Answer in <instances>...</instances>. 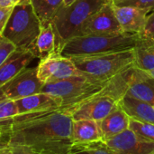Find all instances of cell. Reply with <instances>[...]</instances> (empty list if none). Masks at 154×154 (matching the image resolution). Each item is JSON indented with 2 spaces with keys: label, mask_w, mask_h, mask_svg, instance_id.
Listing matches in <instances>:
<instances>
[{
  "label": "cell",
  "mask_w": 154,
  "mask_h": 154,
  "mask_svg": "<svg viewBox=\"0 0 154 154\" xmlns=\"http://www.w3.org/2000/svg\"><path fill=\"white\" fill-rule=\"evenodd\" d=\"M6 122L7 146L24 145L33 152L71 148L73 119L64 110L18 114Z\"/></svg>",
  "instance_id": "6da1fadb"
},
{
  "label": "cell",
  "mask_w": 154,
  "mask_h": 154,
  "mask_svg": "<svg viewBox=\"0 0 154 154\" xmlns=\"http://www.w3.org/2000/svg\"><path fill=\"white\" fill-rule=\"evenodd\" d=\"M141 40L139 34L127 32L79 35L68 40L62 46L60 54L68 58H75L133 50Z\"/></svg>",
  "instance_id": "7a4b0ae2"
},
{
  "label": "cell",
  "mask_w": 154,
  "mask_h": 154,
  "mask_svg": "<svg viewBox=\"0 0 154 154\" xmlns=\"http://www.w3.org/2000/svg\"><path fill=\"white\" fill-rule=\"evenodd\" d=\"M108 0H75L62 5L52 20L59 54L64 44L78 36L86 22Z\"/></svg>",
  "instance_id": "3957f363"
},
{
  "label": "cell",
  "mask_w": 154,
  "mask_h": 154,
  "mask_svg": "<svg viewBox=\"0 0 154 154\" xmlns=\"http://www.w3.org/2000/svg\"><path fill=\"white\" fill-rule=\"evenodd\" d=\"M70 59L83 74L100 82H107L134 65V49Z\"/></svg>",
  "instance_id": "277c9868"
},
{
  "label": "cell",
  "mask_w": 154,
  "mask_h": 154,
  "mask_svg": "<svg viewBox=\"0 0 154 154\" xmlns=\"http://www.w3.org/2000/svg\"><path fill=\"white\" fill-rule=\"evenodd\" d=\"M106 83L97 81L82 74L58 82L45 84L42 92L61 99L62 106L60 109L68 112L83 101L100 93Z\"/></svg>",
  "instance_id": "5b68a950"
},
{
  "label": "cell",
  "mask_w": 154,
  "mask_h": 154,
  "mask_svg": "<svg viewBox=\"0 0 154 154\" xmlns=\"http://www.w3.org/2000/svg\"><path fill=\"white\" fill-rule=\"evenodd\" d=\"M42 28L30 0H25L15 6L2 33L3 37L13 43L16 48H28L35 41Z\"/></svg>",
  "instance_id": "8992f818"
},
{
  "label": "cell",
  "mask_w": 154,
  "mask_h": 154,
  "mask_svg": "<svg viewBox=\"0 0 154 154\" xmlns=\"http://www.w3.org/2000/svg\"><path fill=\"white\" fill-rule=\"evenodd\" d=\"M42 86L37 76V68L26 67L0 88V98L16 101L41 93Z\"/></svg>",
  "instance_id": "52a82bcc"
},
{
  "label": "cell",
  "mask_w": 154,
  "mask_h": 154,
  "mask_svg": "<svg viewBox=\"0 0 154 154\" xmlns=\"http://www.w3.org/2000/svg\"><path fill=\"white\" fill-rule=\"evenodd\" d=\"M36 68L37 76L43 84L82 74L70 58L61 54H54L40 60Z\"/></svg>",
  "instance_id": "ba28073f"
},
{
  "label": "cell",
  "mask_w": 154,
  "mask_h": 154,
  "mask_svg": "<svg viewBox=\"0 0 154 154\" xmlns=\"http://www.w3.org/2000/svg\"><path fill=\"white\" fill-rule=\"evenodd\" d=\"M118 102L114 98L98 93L97 94L79 103L68 113L73 120H93L102 121L116 106Z\"/></svg>",
  "instance_id": "9c48e42d"
},
{
  "label": "cell",
  "mask_w": 154,
  "mask_h": 154,
  "mask_svg": "<svg viewBox=\"0 0 154 154\" xmlns=\"http://www.w3.org/2000/svg\"><path fill=\"white\" fill-rule=\"evenodd\" d=\"M102 140L117 154H150L154 151V143L140 137L131 129Z\"/></svg>",
  "instance_id": "30bf717a"
},
{
  "label": "cell",
  "mask_w": 154,
  "mask_h": 154,
  "mask_svg": "<svg viewBox=\"0 0 154 154\" xmlns=\"http://www.w3.org/2000/svg\"><path fill=\"white\" fill-rule=\"evenodd\" d=\"M124 32L116 16L111 1L106 2L86 22L80 30L79 35L115 34Z\"/></svg>",
  "instance_id": "8fae6325"
},
{
  "label": "cell",
  "mask_w": 154,
  "mask_h": 154,
  "mask_svg": "<svg viewBox=\"0 0 154 154\" xmlns=\"http://www.w3.org/2000/svg\"><path fill=\"white\" fill-rule=\"evenodd\" d=\"M15 103L18 114L55 111L60 109L62 106L61 99L42 92L18 99Z\"/></svg>",
  "instance_id": "7c38bea8"
},
{
  "label": "cell",
  "mask_w": 154,
  "mask_h": 154,
  "mask_svg": "<svg viewBox=\"0 0 154 154\" xmlns=\"http://www.w3.org/2000/svg\"><path fill=\"white\" fill-rule=\"evenodd\" d=\"M34 58L28 48H16L0 65V88L26 68Z\"/></svg>",
  "instance_id": "4fadbf2b"
},
{
  "label": "cell",
  "mask_w": 154,
  "mask_h": 154,
  "mask_svg": "<svg viewBox=\"0 0 154 154\" xmlns=\"http://www.w3.org/2000/svg\"><path fill=\"white\" fill-rule=\"evenodd\" d=\"M113 6L116 16L124 32L139 34L142 33L149 11L127 5H115L114 4Z\"/></svg>",
  "instance_id": "5bb4252c"
},
{
  "label": "cell",
  "mask_w": 154,
  "mask_h": 154,
  "mask_svg": "<svg viewBox=\"0 0 154 154\" xmlns=\"http://www.w3.org/2000/svg\"><path fill=\"white\" fill-rule=\"evenodd\" d=\"M28 49L32 53L35 58H39L40 60L54 54H60L52 23L42 25L39 35Z\"/></svg>",
  "instance_id": "9a60e30c"
},
{
  "label": "cell",
  "mask_w": 154,
  "mask_h": 154,
  "mask_svg": "<svg viewBox=\"0 0 154 154\" xmlns=\"http://www.w3.org/2000/svg\"><path fill=\"white\" fill-rule=\"evenodd\" d=\"M103 139L99 122L93 120H73L72 144L89 143Z\"/></svg>",
  "instance_id": "2e32d148"
},
{
  "label": "cell",
  "mask_w": 154,
  "mask_h": 154,
  "mask_svg": "<svg viewBox=\"0 0 154 154\" xmlns=\"http://www.w3.org/2000/svg\"><path fill=\"white\" fill-rule=\"evenodd\" d=\"M118 104L129 115L130 118L154 124L153 105L136 99L128 93L125 94L121 98Z\"/></svg>",
  "instance_id": "e0dca14e"
},
{
  "label": "cell",
  "mask_w": 154,
  "mask_h": 154,
  "mask_svg": "<svg viewBox=\"0 0 154 154\" xmlns=\"http://www.w3.org/2000/svg\"><path fill=\"white\" fill-rule=\"evenodd\" d=\"M126 93L154 106V78L136 68L134 77Z\"/></svg>",
  "instance_id": "ac0fdd59"
},
{
  "label": "cell",
  "mask_w": 154,
  "mask_h": 154,
  "mask_svg": "<svg viewBox=\"0 0 154 154\" xmlns=\"http://www.w3.org/2000/svg\"><path fill=\"white\" fill-rule=\"evenodd\" d=\"M130 117L118 104L106 117L99 122L103 138L111 137L129 129Z\"/></svg>",
  "instance_id": "d6986e66"
},
{
  "label": "cell",
  "mask_w": 154,
  "mask_h": 154,
  "mask_svg": "<svg viewBox=\"0 0 154 154\" xmlns=\"http://www.w3.org/2000/svg\"><path fill=\"white\" fill-rule=\"evenodd\" d=\"M134 66L143 72L154 69V41L143 39L134 49Z\"/></svg>",
  "instance_id": "ffe728a7"
},
{
  "label": "cell",
  "mask_w": 154,
  "mask_h": 154,
  "mask_svg": "<svg viewBox=\"0 0 154 154\" xmlns=\"http://www.w3.org/2000/svg\"><path fill=\"white\" fill-rule=\"evenodd\" d=\"M42 25L51 23L64 0H30Z\"/></svg>",
  "instance_id": "44dd1931"
},
{
  "label": "cell",
  "mask_w": 154,
  "mask_h": 154,
  "mask_svg": "<svg viewBox=\"0 0 154 154\" xmlns=\"http://www.w3.org/2000/svg\"><path fill=\"white\" fill-rule=\"evenodd\" d=\"M129 129L140 137L154 143V124L130 118Z\"/></svg>",
  "instance_id": "7402d4cb"
},
{
  "label": "cell",
  "mask_w": 154,
  "mask_h": 154,
  "mask_svg": "<svg viewBox=\"0 0 154 154\" xmlns=\"http://www.w3.org/2000/svg\"><path fill=\"white\" fill-rule=\"evenodd\" d=\"M73 146L85 150L90 154H117L115 151H113L110 147H108L103 140L84 143V144H72Z\"/></svg>",
  "instance_id": "603a6c76"
},
{
  "label": "cell",
  "mask_w": 154,
  "mask_h": 154,
  "mask_svg": "<svg viewBox=\"0 0 154 154\" xmlns=\"http://www.w3.org/2000/svg\"><path fill=\"white\" fill-rule=\"evenodd\" d=\"M18 115L15 101L0 98V122L8 121Z\"/></svg>",
  "instance_id": "cb8c5ba5"
},
{
  "label": "cell",
  "mask_w": 154,
  "mask_h": 154,
  "mask_svg": "<svg viewBox=\"0 0 154 154\" xmlns=\"http://www.w3.org/2000/svg\"><path fill=\"white\" fill-rule=\"evenodd\" d=\"M111 2L115 5L119 6H133L139 9L147 10L149 12L154 10V0H113Z\"/></svg>",
  "instance_id": "d4e9b609"
},
{
  "label": "cell",
  "mask_w": 154,
  "mask_h": 154,
  "mask_svg": "<svg viewBox=\"0 0 154 154\" xmlns=\"http://www.w3.org/2000/svg\"><path fill=\"white\" fill-rule=\"evenodd\" d=\"M15 49L16 47L13 43L3 36L0 37V65Z\"/></svg>",
  "instance_id": "484cf974"
},
{
  "label": "cell",
  "mask_w": 154,
  "mask_h": 154,
  "mask_svg": "<svg viewBox=\"0 0 154 154\" xmlns=\"http://www.w3.org/2000/svg\"><path fill=\"white\" fill-rule=\"evenodd\" d=\"M140 35L143 39L154 41V11L148 15L144 27Z\"/></svg>",
  "instance_id": "4316f807"
},
{
  "label": "cell",
  "mask_w": 154,
  "mask_h": 154,
  "mask_svg": "<svg viewBox=\"0 0 154 154\" xmlns=\"http://www.w3.org/2000/svg\"><path fill=\"white\" fill-rule=\"evenodd\" d=\"M14 7H2L0 6V34L5 27V25L10 17V15L13 11Z\"/></svg>",
  "instance_id": "83f0119b"
},
{
  "label": "cell",
  "mask_w": 154,
  "mask_h": 154,
  "mask_svg": "<svg viewBox=\"0 0 154 154\" xmlns=\"http://www.w3.org/2000/svg\"><path fill=\"white\" fill-rule=\"evenodd\" d=\"M7 122H0V147L7 146Z\"/></svg>",
  "instance_id": "f1b7e54d"
},
{
  "label": "cell",
  "mask_w": 154,
  "mask_h": 154,
  "mask_svg": "<svg viewBox=\"0 0 154 154\" xmlns=\"http://www.w3.org/2000/svg\"><path fill=\"white\" fill-rule=\"evenodd\" d=\"M10 147V146H9ZM32 151L30 147L24 145H17L13 146V152L11 154H32Z\"/></svg>",
  "instance_id": "f546056e"
},
{
  "label": "cell",
  "mask_w": 154,
  "mask_h": 154,
  "mask_svg": "<svg viewBox=\"0 0 154 154\" xmlns=\"http://www.w3.org/2000/svg\"><path fill=\"white\" fill-rule=\"evenodd\" d=\"M25 0H0V6L2 7H14L16 5Z\"/></svg>",
  "instance_id": "4dcf8cb0"
},
{
  "label": "cell",
  "mask_w": 154,
  "mask_h": 154,
  "mask_svg": "<svg viewBox=\"0 0 154 154\" xmlns=\"http://www.w3.org/2000/svg\"><path fill=\"white\" fill-rule=\"evenodd\" d=\"M69 151H51V152H33L32 154H69Z\"/></svg>",
  "instance_id": "1f68e13d"
},
{
  "label": "cell",
  "mask_w": 154,
  "mask_h": 154,
  "mask_svg": "<svg viewBox=\"0 0 154 154\" xmlns=\"http://www.w3.org/2000/svg\"><path fill=\"white\" fill-rule=\"evenodd\" d=\"M69 154H90L88 153L87 151L85 150H82V149H79V148H77L73 145H71V148H70V152Z\"/></svg>",
  "instance_id": "d6a6232c"
},
{
  "label": "cell",
  "mask_w": 154,
  "mask_h": 154,
  "mask_svg": "<svg viewBox=\"0 0 154 154\" xmlns=\"http://www.w3.org/2000/svg\"><path fill=\"white\" fill-rule=\"evenodd\" d=\"M13 152V147H4L2 149H0V154H11Z\"/></svg>",
  "instance_id": "836d02e7"
},
{
  "label": "cell",
  "mask_w": 154,
  "mask_h": 154,
  "mask_svg": "<svg viewBox=\"0 0 154 154\" xmlns=\"http://www.w3.org/2000/svg\"><path fill=\"white\" fill-rule=\"evenodd\" d=\"M148 76L152 77V78H154V69L151 70V71H148V72H144Z\"/></svg>",
  "instance_id": "e575fe53"
},
{
  "label": "cell",
  "mask_w": 154,
  "mask_h": 154,
  "mask_svg": "<svg viewBox=\"0 0 154 154\" xmlns=\"http://www.w3.org/2000/svg\"><path fill=\"white\" fill-rule=\"evenodd\" d=\"M75 0H64V3H63V5H68L69 4H71L72 2H74Z\"/></svg>",
  "instance_id": "d590c367"
},
{
  "label": "cell",
  "mask_w": 154,
  "mask_h": 154,
  "mask_svg": "<svg viewBox=\"0 0 154 154\" xmlns=\"http://www.w3.org/2000/svg\"><path fill=\"white\" fill-rule=\"evenodd\" d=\"M150 154H154V151H153V152H152V153H150Z\"/></svg>",
  "instance_id": "8d00e7d4"
},
{
  "label": "cell",
  "mask_w": 154,
  "mask_h": 154,
  "mask_svg": "<svg viewBox=\"0 0 154 154\" xmlns=\"http://www.w3.org/2000/svg\"><path fill=\"white\" fill-rule=\"evenodd\" d=\"M5 147H6V146H5ZM2 148H4V147H0V149H2Z\"/></svg>",
  "instance_id": "74e56055"
},
{
  "label": "cell",
  "mask_w": 154,
  "mask_h": 154,
  "mask_svg": "<svg viewBox=\"0 0 154 154\" xmlns=\"http://www.w3.org/2000/svg\"><path fill=\"white\" fill-rule=\"evenodd\" d=\"M108 1H113V0H108Z\"/></svg>",
  "instance_id": "f35d334b"
},
{
  "label": "cell",
  "mask_w": 154,
  "mask_h": 154,
  "mask_svg": "<svg viewBox=\"0 0 154 154\" xmlns=\"http://www.w3.org/2000/svg\"><path fill=\"white\" fill-rule=\"evenodd\" d=\"M0 37H1V34H0Z\"/></svg>",
  "instance_id": "ab89813d"
}]
</instances>
